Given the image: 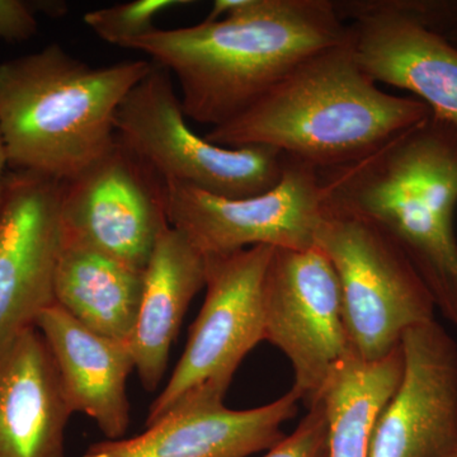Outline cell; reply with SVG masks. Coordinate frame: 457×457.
<instances>
[{"label": "cell", "instance_id": "obj_1", "mask_svg": "<svg viewBox=\"0 0 457 457\" xmlns=\"http://www.w3.org/2000/svg\"><path fill=\"white\" fill-rule=\"evenodd\" d=\"M350 40L333 0H216L206 20L129 42L167 69L187 119H236L308 57Z\"/></svg>", "mask_w": 457, "mask_h": 457}, {"label": "cell", "instance_id": "obj_2", "mask_svg": "<svg viewBox=\"0 0 457 457\" xmlns=\"http://www.w3.org/2000/svg\"><path fill=\"white\" fill-rule=\"evenodd\" d=\"M431 113L420 99L378 88L348 40L308 57L204 137L221 146L273 147L319 170H333L372 154Z\"/></svg>", "mask_w": 457, "mask_h": 457}, {"label": "cell", "instance_id": "obj_3", "mask_svg": "<svg viewBox=\"0 0 457 457\" xmlns=\"http://www.w3.org/2000/svg\"><path fill=\"white\" fill-rule=\"evenodd\" d=\"M326 203L378 225L457 327V128L429 114L354 163L320 170Z\"/></svg>", "mask_w": 457, "mask_h": 457}, {"label": "cell", "instance_id": "obj_4", "mask_svg": "<svg viewBox=\"0 0 457 457\" xmlns=\"http://www.w3.org/2000/svg\"><path fill=\"white\" fill-rule=\"evenodd\" d=\"M154 62L92 66L60 45L0 64L8 167L66 182L116 143V114Z\"/></svg>", "mask_w": 457, "mask_h": 457}, {"label": "cell", "instance_id": "obj_5", "mask_svg": "<svg viewBox=\"0 0 457 457\" xmlns=\"http://www.w3.org/2000/svg\"><path fill=\"white\" fill-rule=\"evenodd\" d=\"M315 246L338 278L354 356L384 359L402 345L407 330L435 320L428 287L392 237L369 219L326 203Z\"/></svg>", "mask_w": 457, "mask_h": 457}, {"label": "cell", "instance_id": "obj_6", "mask_svg": "<svg viewBox=\"0 0 457 457\" xmlns=\"http://www.w3.org/2000/svg\"><path fill=\"white\" fill-rule=\"evenodd\" d=\"M117 139L161 177L207 194L245 198L278 185L285 154L269 146L216 145L195 134L167 69L153 65L123 99Z\"/></svg>", "mask_w": 457, "mask_h": 457}, {"label": "cell", "instance_id": "obj_7", "mask_svg": "<svg viewBox=\"0 0 457 457\" xmlns=\"http://www.w3.org/2000/svg\"><path fill=\"white\" fill-rule=\"evenodd\" d=\"M272 246L206 257V297L146 427L180 409L224 404L237 368L264 341L263 281Z\"/></svg>", "mask_w": 457, "mask_h": 457}, {"label": "cell", "instance_id": "obj_8", "mask_svg": "<svg viewBox=\"0 0 457 457\" xmlns=\"http://www.w3.org/2000/svg\"><path fill=\"white\" fill-rule=\"evenodd\" d=\"M165 191L170 225L204 255L257 245L311 249L326 210L320 170L288 155L278 185L255 196H216L174 182L165 183Z\"/></svg>", "mask_w": 457, "mask_h": 457}, {"label": "cell", "instance_id": "obj_9", "mask_svg": "<svg viewBox=\"0 0 457 457\" xmlns=\"http://www.w3.org/2000/svg\"><path fill=\"white\" fill-rule=\"evenodd\" d=\"M263 309L264 341L290 361L291 390L311 408L351 352L341 287L329 258L318 246L273 248L264 275Z\"/></svg>", "mask_w": 457, "mask_h": 457}, {"label": "cell", "instance_id": "obj_10", "mask_svg": "<svg viewBox=\"0 0 457 457\" xmlns=\"http://www.w3.org/2000/svg\"><path fill=\"white\" fill-rule=\"evenodd\" d=\"M60 220L62 239L144 270L170 225L165 183L117 139L106 154L62 182Z\"/></svg>", "mask_w": 457, "mask_h": 457}, {"label": "cell", "instance_id": "obj_11", "mask_svg": "<svg viewBox=\"0 0 457 457\" xmlns=\"http://www.w3.org/2000/svg\"><path fill=\"white\" fill-rule=\"evenodd\" d=\"M62 182L13 171L0 206V359L55 303Z\"/></svg>", "mask_w": 457, "mask_h": 457}, {"label": "cell", "instance_id": "obj_12", "mask_svg": "<svg viewBox=\"0 0 457 457\" xmlns=\"http://www.w3.org/2000/svg\"><path fill=\"white\" fill-rule=\"evenodd\" d=\"M354 59L375 83L408 90L457 128V49L433 32L407 0H337Z\"/></svg>", "mask_w": 457, "mask_h": 457}, {"label": "cell", "instance_id": "obj_13", "mask_svg": "<svg viewBox=\"0 0 457 457\" xmlns=\"http://www.w3.org/2000/svg\"><path fill=\"white\" fill-rule=\"evenodd\" d=\"M404 371L376 420L369 457L457 453V343L432 320L402 339Z\"/></svg>", "mask_w": 457, "mask_h": 457}, {"label": "cell", "instance_id": "obj_14", "mask_svg": "<svg viewBox=\"0 0 457 457\" xmlns=\"http://www.w3.org/2000/svg\"><path fill=\"white\" fill-rule=\"evenodd\" d=\"M299 402L290 390L245 411L224 404L180 409L134 437L92 445L83 457H249L285 437L281 427L296 416Z\"/></svg>", "mask_w": 457, "mask_h": 457}, {"label": "cell", "instance_id": "obj_15", "mask_svg": "<svg viewBox=\"0 0 457 457\" xmlns=\"http://www.w3.org/2000/svg\"><path fill=\"white\" fill-rule=\"evenodd\" d=\"M36 328L49 345L73 413L92 418L108 440L122 438L130 426V345L93 332L57 303L42 312Z\"/></svg>", "mask_w": 457, "mask_h": 457}, {"label": "cell", "instance_id": "obj_16", "mask_svg": "<svg viewBox=\"0 0 457 457\" xmlns=\"http://www.w3.org/2000/svg\"><path fill=\"white\" fill-rule=\"evenodd\" d=\"M73 414L44 336L26 330L0 359V457H66Z\"/></svg>", "mask_w": 457, "mask_h": 457}, {"label": "cell", "instance_id": "obj_17", "mask_svg": "<svg viewBox=\"0 0 457 457\" xmlns=\"http://www.w3.org/2000/svg\"><path fill=\"white\" fill-rule=\"evenodd\" d=\"M206 285V257L168 225L144 270L143 294L129 345L147 392L158 389L189 303Z\"/></svg>", "mask_w": 457, "mask_h": 457}, {"label": "cell", "instance_id": "obj_18", "mask_svg": "<svg viewBox=\"0 0 457 457\" xmlns=\"http://www.w3.org/2000/svg\"><path fill=\"white\" fill-rule=\"evenodd\" d=\"M143 284L144 270L62 239L54 285L55 303L93 332L129 343Z\"/></svg>", "mask_w": 457, "mask_h": 457}, {"label": "cell", "instance_id": "obj_19", "mask_svg": "<svg viewBox=\"0 0 457 457\" xmlns=\"http://www.w3.org/2000/svg\"><path fill=\"white\" fill-rule=\"evenodd\" d=\"M403 371L402 345L378 361L361 360L350 352L337 366L321 396L329 427L328 457H369L376 420Z\"/></svg>", "mask_w": 457, "mask_h": 457}, {"label": "cell", "instance_id": "obj_20", "mask_svg": "<svg viewBox=\"0 0 457 457\" xmlns=\"http://www.w3.org/2000/svg\"><path fill=\"white\" fill-rule=\"evenodd\" d=\"M187 4L189 0H132L88 12L84 22L101 40L123 49L129 42L154 31L159 14Z\"/></svg>", "mask_w": 457, "mask_h": 457}, {"label": "cell", "instance_id": "obj_21", "mask_svg": "<svg viewBox=\"0 0 457 457\" xmlns=\"http://www.w3.org/2000/svg\"><path fill=\"white\" fill-rule=\"evenodd\" d=\"M290 436H285L263 457H328L329 427L323 400L311 408Z\"/></svg>", "mask_w": 457, "mask_h": 457}, {"label": "cell", "instance_id": "obj_22", "mask_svg": "<svg viewBox=\"0 0 457 457\" xmlns=\"http://www.w3.org/2000/svg\"><path fill=\"white\" fill-rule=\"evenodd\" d=\"M409 8L429 29L457 49V0H407Z\"/></svg>", "mask_w": 457, "mask_h": 457}, {"label": "cell", "instance_id": "obj_23", "mask_svg": "<svg viewBox=\"0 0 457 457\" xmlns=\"http://www.w3.org/2000/svg\"><path fill=\"white\" fill-rule=\"evenodd\" d=\"M37 21L33 5L18 0H0V38L7 41L27 40L35 35Z\"/></svg>", "mask_w": 457, "mask_h": 457}, {"label": "cell", "instance_id": "obj_24", "mask_svg": "<svg viewBox=\"0 0 457 457\" xmlns=\"http://www.w3.org/2000/svg\"><path fill=\"white\" fill-rule=\"evenodd\" d=\"M8 167L7 154H5L4 141H3L2 131H0V206L3 203V195H4L5 185V168Z\"/></svg>", "mask_w": 457, "mask_h": 457}, {"label": "cell", "instance_id": "obj_25", "mask_svg": "<svg viewBox=\"0 0 457 457\" xmlns=\"http://www.w3.org/2000/svg\"><path fill=\"white\" fill-rule=\"evenodd\" d=\"M453 457H457V453H456V455H453Z\"/></svg>", "mask_w": 457, "mask_h": 457}]
</instances>
